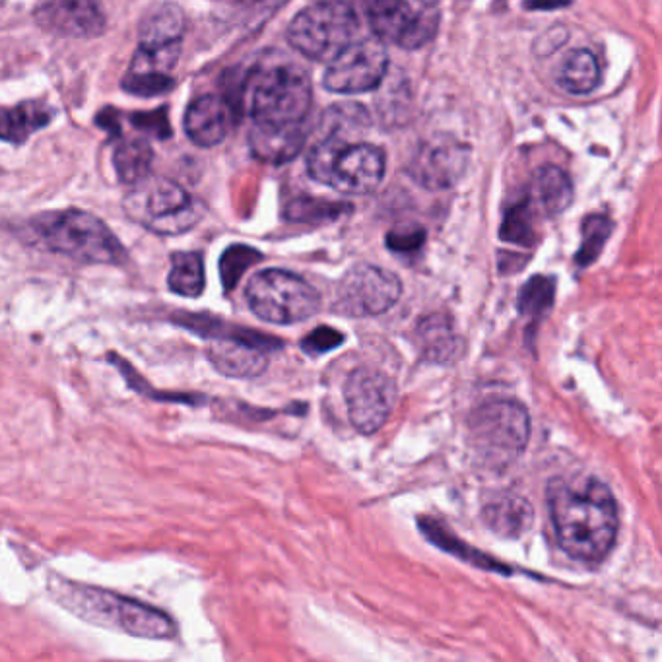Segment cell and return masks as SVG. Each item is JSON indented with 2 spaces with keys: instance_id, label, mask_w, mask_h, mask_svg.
<instances>
[{
  "instance_id": "cell-1",
  "label": "cell",
  "mask_w": 662,
  "mask_h": 662,
  "mask_svg": "<svg viewBox=\"0 0 662 662\" xmlns=\"http://www.w3.org/2000/svg\"><path fill=\"white\" fill-rule=\"evenodd\" d=\"M548 505L563 552L577 562L604 560L618 534V505L595 476H569L550 484Z\"/></svg>"
},
{
  "instance_id": "cell-2",
  "label": "cell",
  "mask_w": 662,
  "mask_h": 662,
  "mask_svg": "<svg viewBox=\"0 0 662 662\" xmlns=\"http://www.w3.org/2000/svg\"><path fill=\"white\" fill-rule=\"evenodd\" d=\"M367 123L362 105L331 107L321 123L323 134L307 152L309 177L344 195L373 193L385 177V154L379 146L350 140Z\"/></svg>"
},
{
  "instance_id": "cell-3",
  "label": "cell",
  "mask_w": 662,
  "mask_h": 662,
  "mask_svg": "<svg viewBox=\"0 0 662 662\" xmlns=\"http://www.w3.org/2000/svg\"><path fill=\"white\" fill-rule=\"evenodd\" d=\"M47 591L59 606L96 628L154 641L171 639L177 631L175 622L166 612L150 604L100 587L76 583L57 573L49 575Z\"/></svg>"
},
{
  "instance_id": "cell-4",
  "label": "cell",
  "mask_w": 662,
  "mask_h": 662,
  "mask_svg": "<svg viewBox=\"0 0 662 662\" xmlns=\"http://www.w3.org/2000/svg\"><path fill=\"white\" fill-rule=\"evenodd\" d=\"M34 239L49 253L84 265H123L127 251L98 216L78 210H53L32 218Z\"/></svg>"
},
{
  "instance_id": "cell-5",
  "label": "cell",
  "mask_w": 662,
  "mask_h": 662,
  "mask_svg": "<svg viewBox=\"0 0 662 662\" xmlns=\"http://www.w3.org/2000/svg\"><path fill=\"white\" fill-rule=\"evenodd\" d=\"M530 418L515 400H490L476 406L468 418V445L476 464L501 472L527 449Z\"/></svg>"
},
{
  "instance_id": "cell-6",
  "label": "cell",
  "mask_w": 662,
  "mask_h": 662,
  "mask_svg": "<svg viewBox=\"0 0 662 662\" xmlns=\"http://www.w3.org/2000/svg\"><path fill=\"white\" fill-rule=\"evenodd\" d=\"M131 187V193L125 197V212L148 232L181 235L202 220V202L167 177L148 175Z\"/></svg>"
},
{
  "instance_id": "cell-7",
  "label": "cell",
  "mask_w": 662,
  "mask_h": 662,
  "mask_svg": "<svg viewBox=\"0 0 662 662\" xmlns=\"http://www.w3.org/2000/svg\"><path fill=\"white\" fill-rule=\"evenodd\" d=\"M249 107L255 125H303L313 105V86L296 65H268L251 78Z\"/></svg>"
},
{
  "instance_id": "cell-8",
  "label": "cell",
  "mask_w": 662,
  "mask_h": 662,
  "mask_svg": "<svg viewBox=\"0 0 662 662\" xmlns=\"http://www.w3.org/2000/svg\"><path fill=\"white\" fill-rule=\"evenodd\" d=\"M360 30L358 14L344 0H315L299 10L288 26L290 45L317 63H331Z\"/></svg>"
},
{
  "instance_id": "cell-9",
  "label": "cell",
  "mask_w": 662,
  "mask_h": 662,
  "mask_svg": "<svg viewBox=\"0 0 662 662\" xmlns=\"http://www.w3.org/2000/svg\"><path fill=\"white\" fill-rule=\"evenodd\" d=\"M245 299L259 319L274 325H296L321 309L317 290L305 278L280 268L255 274L245 288Z\"/></svg>"
},
{
  "instance_id": "cell-10",
  "label": "cell",
  "mask_w": 662,
  "mask_h": 662,
  "mask_svg": "<svg viewBox=\"0 0 662 662\" xmlns=\"http://www.w3.org/2000/svg\"><path fill=\"white\" fill-rule=\"evenodd\" d=\"M373 35L402 49H420L441 24L439 0H365Z\"/></svg>"
},
{
  "instance_id": "cell-11",
  "label": "cell",
  "mask_w": 662,
  "mask_h": 662,
  "mask_svg": "<svg viewBox=\"0 0 662 662\" xmlns=\"http://www.w3.org/2000/svg\"><path fill=\"white\" fill-rule=\"evenodd\" d=\"M402 294L397 274L375 265L350 268L336 286L334 309L348 317H375L389 311Z\"/></svg>"
},
{
  "instance_id": "cell-12",
  "label": "cell",
  "mask_w": 662,
  "mask_h": 662,
  "mask_svg": "<svg viewBox=\"0 0 662 662\" xmlns=\"http://www.w3.org/2000/svg\"><path fill=\"white\" fill-rule=\"evenodd\" d=\"M389 65V55L381 39H354L329 63L323 84L334 94H364L375 90Z\"/></svg>"
},
{
  "instance_id": "cell-13",
  "label": "cell",
  "mask_w": 662,
  "mask_h": 662,
  "mask_svg": "<svg viewBox=\"0 0 662 662\" xmlns=\"http://www.w3.org/2000/svg\"><path fill=\"white\" fill-rule=\"evenodd\" d=\"M395 381L371 367L356 369L344 387V398L350 414V422L360 433H375L381 430L395 404H397Z\"/></svg>"
},
{
  "instance_id": "cell-14",
  "label": "cell",
  "mask_w": 662,
  "mask_h": 662,
  "mask_svg": "<svg viewBox=\"0 0 662 662\" xmlns=\"http://www.w3.org/2000/svg\"><path fill=\"white\" fill-rule=\"evenodd\" d=\"M470 160V148L449 136L439 134L424 140L408 162V175L430 191L451 189L461 177Z\"/></svg>"
},
{
  "instance_id": "cell-15",
  "label": "cell",
  "mask_w": 662,
  "mask_h": 662,
  "mask_svg": "<svg viewBox=\"0 0 662 662\" xmlns=\"http://www.w3.org/2000/svg\"><path fill=\"white\" fill-rule=\"evenodd\" d=\"M280 342L261 332L243 329L230 336H216L206 350L208 362L214 369L232 379H255L268 367V356Z\"/></svg>"
},
{
  "instance_id": "cell-16",
  "label": "cell",
  "mask_w": 662,
  "mask_h": 662,
  "mask_svg": "<svg viewBox=\"0 0 662 662\" xmlns=\"http://www.w3.org/2000/svg\"><path fill=\"white\" fill-rule=\"evenodd\" d=\"M35 24L57 37L94 39L107 28L100 0H37Z\"/></svg>"
},
{
  "instance_id": "cell-17",
  "label": "cell",
  "mask_w": 662,
  "mask_h": 662,
  "mask_svg": "<svg viewBox=\"0 0 662 662\" xmlns=\"http://www.w3.org/2000/svg\"><path fill=\"white\" fill-rule=\"evenodd\" d=\"M233 107L220 96H200L185 111L183 127L187 136L202 148L218 146L232 129Z\"/></svg>"
},
{
  "instance_id": "cell-18",
  "label": "cell",
  "mask_w": 662,
  "mask_h": 662,
  "mask_svg": "<svg viewBox=\"0 0 662 662\" xmlns=\"http://www.w3.org/2000/svg\"><path fill=\"white\" fill-rule=\"evenodd\" d=\"M307 140V131L303 125H286V127H270V125H255L249 133V148L253 156L265 164H286L292 162L303 150Z\"/></svg>"
},
{
  "instance_id": "cell-19",
  "label": "cell",
  "mask_w": 662,
  "mask_h": 662,
  "mask_svg": "<svg viewBox=\"0 0 662 662\" xmlns=\"http://www.w3.org/2000/svg\"><path fill=\"white\" fill-rule=\"evenodd\" d=\"M484 521L503 538H521L534 523V511L525 497L505 494L484 507Z\"/></svg>"
},
{
  "instance_id": "cell-20",
  "label": "cell",
  "mask_w": 662,
  "mask_h": 662,
  "mask_svg": "<svg viewBox=\"0 0 662 662\" xmlns=\"http://www.w3.org/2000/svg\"><path fill=\"white\" fill-rule=\"evenodd\" d=\"M185 34V14L175 2H160L148 8L140 20L138 45H173Z\"/></svg>"
},
{
  "instance_id": "cell-21",
  "label": "cell",
  "mask_w": 662,
  "mask_h": 662,
  "mask_svg": "<svg viewBox=\"0 0 662 662\" xmlns=\"http://www.w3.org/2000/svg\"><path fill=\"white\" fill-rule=\"evenodd\" d=\"M53 119V111L39 101H24L14 107H0V140L24 144Z\"/></svg>"
},
{
  "instance_id": "cell-22",
  "label": "cell",
  "mask_w": 662,
  "mask_h": 662,
  "mask_svg": "<svg viewBox=\"0 0 662 662\" xmlns=\"http://www.w3.org/2000/svg\"><path fill=\"white\" fill-rule=\"evenodd\" d=\"M418 344L424 356L435 364H447L457 354V334L447 315L435 313L418 325Z\"/></svg>"
},
{
  "instance_id": "cell-23",
  "label": "cell",
  "mask_w": 662,
  "mask_h": 662,
  "mask_svg": "<svg viewBox=\"0 0 662 662\" xmlns=\"http://www.w3.org/2000/svg\"><path fill=\"white\" fill-rule=\"evenodd\" d=\"M534 199L548 216H558L573 202V187L563 169L540 167L534 175Z\"/></svg>"
},
{
  "instance_id": "cell-24",
  "label": "cell",
  "mask_w": 662,
  "mask_h": 662,
  "mask_svg": "<svg viewBox=\"0 0 662 662\" xmlns=\"http://www.w3.org/2000/svg\"><path fill=\"white\" fill-rule=\"evenodd\" d=\"M167 286L181 298H199L206 286L204 259L199 251H179L171 255Z\"/></svg>"
},
{
  "instance_id": "cell-25",
  "label": "cell",
  "mask_w": 662,
  "mask_h": 662,
  "mask_svg": "<svg viewBox=\"0 0 662 662\" xmlns=\"http://www.w3.org/2000/svg\"><path fill=\"white\" fill-rule=\"evenodd\" d=\"M600 82V68L595 55L587 49L573 51L560 70V86L575 96L591 94Z\"/></svg>"
},
{
  "instance_id": "cell-26",
  "label": "cell",
  "mask_w": 662,
  "mask_h": 662,
  "mask_svg": "<svg viewBox=\"0 0 662 662\" xmlns=\"http://www.w3.org/2000/svg\"><path fill=\"white\" fill-rule=\"evenodd\" d=\"M152 164H154V150L144 140L123 142L115 148L113 167L119 179L127 185H134L146 179L152 171Z\"/></svg>"
},
{
  "instance_id": "cell-27",
  "label": "cell",
  "mask_w": 662,
  "mask_h": 662,
  "mask_svg": "<svg viewBox=\"0 0 662 662\" xmlns=\"http://www.w3.org/2000/svg\"><path fill=\"white\" fill-rule=\"evenodd\" d=\"M556 284L550 276H534L523 286L519 294V311L530 321L540 319L554 305Z\"/></svg>"
},
{
  "instance_id": "cell-28",
  "label": "cell",
  "mask_w": 662,
  "mask_h": 662,
  "mask_svg": "<svg viewBox=\"0 0 662 662\" xmlns=\"http://www.w3.org/2000/svg\"><path fill=\"white\" fill-rule=\"evenodd\" d=\"M614 230V224L600 214H593L585 218L583 222V241L575 255V261L579 266H589L595 263L598 255L602 253L610 233Z\"/></svg>"
},
{
  "instance_id": "cell-29",
  "label": "cell",
  "mask_w": 662,
  "mask_h": 662,
  "mask_svg": "<svg viewBox=\"0 0 662 662\" xmlns=\"http://www.w3.org/2000/svg\"><path fill=\"white\" fill-rule=\"evenodd\" d=\"M263 259V255L249 245H232L224 251L220 259V278L226 292H232L239 284L243 274L253 265H257Z\"/></svg>"
},
{
  "instance_id": "cell-30",
  "label": "cell",
  "mask_w": 662,
  "mask_h": 662,
  "mask_svg": "<svg viewBox=\"0 0 662 662\" xmlns=\"http://www.w3.org/2000/svg\"><path fill=\"white\" fill-rule=\"evenodd\" d=\"M501 239L515 245H532L536 241L530 199L519 202L517 206L507 210L505 220L501 224Z\"/></svg>"
},
{
  "instance_id": "cell-31",
  "label": "cell",
  "mask_w": 662,
  "mask_h": 662,
  "mask_svg": "<svg viewBox=\"0 0 662 662\" xmlns=\"http://www.w3.org/2000/svg\"><path fill=\"white\" fill-rule=\"evenodd\" d=\"M123 90L138 96V98H154L169 92L175 86L171 74H158V72H127L123 82Z\"/></svg>"
},
{
  "instance_id": "cell-32",
  "label": "cell",
  "mask_w": 662,
  "mask_h": 662,
  "mask_svg": "<svg viewBox=\"0 0 662 662\" xmlns=\"http://www.w3.org/2000/svg\"><path fill=\"white\" fill-rule=\"evenodd\" d=\"M342 206H336L332 202H319V200L301 199L290 202L288 206V218L292 222H313V220H331L338 216V210Z\"/></svg>"
},
{
  "instance_id": "cell-33",
  "label": "cell",
  "mask_w": 662,
  "mask_h": 662,
  "mask_svg": "<svg viewBox=\"0 0 662 662\" xmlns=\"http://www.w3.org/2000/svg\"><path fill=\"white\" fill-rule=\"evenodd\" d=\"M426 241V230L420 226L397 228L387 235V247L395 253H414Z\"/></svg>"
},
{
  "instance_id": "cell-34",
  "label": "cell",
  "mask_w": 662,
  "mask_h": 662,
  "mask_svg": "<svg viewBox=\"0 0 662 662\" xmlns=\"http://www.w3.org/2000/svg\"><path fill=\"white\" fill-rule=\"evenodd\" d=\"M342 342H344L342 332L334 331L331 327H319L305 336V340L301 342V348L307 354H325L329 350L338 348Z\"/></svg>"
},
{
  "instance_id": "cell-35",
  "label": "cell",
  "mask_w": 662,
  "mask_h": 662,
  "mask_svg": "<svg viewBox=\"0 0 662 662\" xmlns=\"http://www.w3.org/2000/svg\"><path fill=\"white\" fill-rule=\"evenodd\" d=\"M133 119L134 127L146 133H152L158 138H167L171 134L169 129V121H167L166 109H156L152 113H136L131 117Z\"/></svg>"
},
{
  "instance_id": "cell-36",
  "label": "cell",
  "mask_w": 662,
  "mask_h": 662,
  "mask_svg": "<svg viewBox=\"0 0 662 662\" xmlns=\"http://www.w3.org/2000/svg\"><path fill=\"white\" fill-rule=\"evenodd\" d=\"M567 0H534V4H529L532 8H558L565 6Z\"/></svg>"
},
{
  "instance_id": "cell-37",
  "label": "cell",
  "mask_w": 662,
  "mask_h": 662,
  "mask_svg": "<svg viewBox=\"0 0 662 662\" xmlns=\"http://www.w3.org/2000/svg\"><path fill=\"white\" fill-rule=\"evenodd\" d=\"M276 2H278V0H276Z\"/></svg>"
}]
</instances>
